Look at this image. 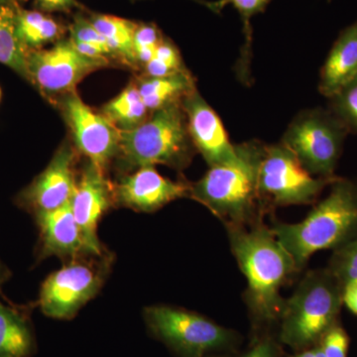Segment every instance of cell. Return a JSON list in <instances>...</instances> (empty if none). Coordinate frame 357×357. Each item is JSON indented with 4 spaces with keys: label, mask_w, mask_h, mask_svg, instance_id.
Here are the masks:
<instances>
[{
    "label": "cell",
    "mask_w": 357,
    "mask_h": 357,
    "mask_svg": "<svg viewBox=\"0 0 357 357\" xmlns=\"http://www.w3.org/2000/svg\"><path fill=\"white\" fill-rule=\"evenodd\" d=\"M266 145L256 139L236 144L238 162L211 167L190 184L189 198L206 206L225 229L264 222L269 213L259 195L258 173Z\"/></svg>",
    "instance_id": "2"
},
{
    "label": "cell",
    "mask_w": 357,
    "mask_h": 357,
    "mask_svg": "<svg viewBox=\"0 0 357 357\" xmlns=\"http://www.w3.org/2000/svg\"><path fill=\"white\" fill-rule=\"evenodd\" d=\"M152 337L177 357H206L237 351L241 333L203 314L182 307L155 305L143 312Z\"/></svg>",
    "instance_id": "6"
},
{
    "label": "cell",
    "mask_w": 357,
    "mask_h": 357,
    "mask_svg": "<svg viewBox=\"0 0 357 357\" xmlns=\"http://www.w3.org/2000/svg\"><path fill=\"white\" fill-rule=\"evenodd\" d=\"M337 178L314 177L279 142L266 145L258 173V189L268 213L273 215L275 208L281 206L316 203L326 185Z\"/></svg>",
    "instance_id": "8"
},
{
    "label": "cell",
    "mask_w": 357,
    "mask_h": 357,
    "mask_svg": "<svg viewBox=\"0 0 357 357\" xmlns=\"http://www.w3.org/2000/svg\"><path fill=\"white\" fill-rule=\"evenodd\" d=\"M34 349V335L27 319L0 300V357H30Z\"/></svg>",
    "instance_id": "21"
},
{
    "label": "cell",
    "mask_w": 357,
    "mask_h": 357,
    "mask_svg": "<svg viewBox=\"0 0 357 357\" xmlns=\"http://www.w3.org/2000/svg\"><path fill=\"white\" fill-rule=\"evenodd\" d=\"M132 1H136V0H132ZM192 1L199 3L201 6H206V8H208V3H210V1H206V0H192Z\"/></svg>",
    "instance_id": "37"
},
{
    "label": "cell",
    "mask_w": 357,
    "mask_h": 357,
    "mask_svg": "<svg viewBox=\"0 0 357 357\" xmlns=\"http://www.w3.org/2000/svg\"><path fill=\"white\" fill-rule=\"evenodd\" d=\"M182 107L194 146L210 168L238 162L236 144L230 142L220 116L198 89L183 98Z\"/></svg>",
    "instance_id": "15"
},
{
    "label": "cell",
    "mask_w": 357,
    "mask_h": 357,
    "mask_svg": "<svg viewBox=\"0 0 357 357\" xmlns=\"http://www.w3.org/2000/svg\"><path fill=\"white\" fill-rule=\"evenodd\" d=\"M105 173L86 160L77 177L76 190L70 201L86 250L91 256L103 255L102 244L98 241V225L103 213L114 206V187Z\"/></svg>",
    "instance_id": "13"
},
{
    "label": "cell",
    "mask_w": 357,
    "mask_h": 357,
    "mask_svg": "<svg viewBox=\"0 0 357 357\" xmlns=\"http://www.w3.org/2000/svg\"><path fill=\"white\" fill-rule=\"evenodd\" d=\"M196 153L182 102H178L151 112L132 130L119 131L115 161L123 175L156 165L183 171L191 165Z\"/></svg>",
    "instance_id": "4"
},
{
    "label": "cell",
    "mask_w": 357,
    "mask_h": 357,
    "mask_svg": "<svg viewBox=\"0 0 357 357\" xmlns=\"http://www.w3.org/2000/svg\"><path fill=\"white\" fill-rule=\"evenodd\" d=\"M230 250L246 279L251 335L275 333L285 306L281 290L299 273L292 256L264 222L227 229Z\"/></svg>",
    "instance_id": "1"
},
{
    "label": "cell",
    "mask_w": 357,
    "mask_h": 357,
    "mask_svg": "<svg viewBox=\"0 0 357 357\" xmlns=\"http://www.w3.org/2000/svg\"><path fill=\"white\" fill-rule=\"evenodd\" d=\"M69 30L70 39L73 41L84 42V43L93 44L100 47V48L109 52L114 60L117 61L114 53L110 51L107 40L89 22L88 16L84 15L83 11H79V13L75 14L74 20H73L72 24L70 25Z\"/></svg>",
    "instance_id": "30"
},
{
    "label": "cell",
    "mask_w": 357,
    "mask_h": 357,
    "mask_svg": "<svg viewBox=\"0 0 357 357\" xmlns=\"http://www.w3.org/2000/svg\"><path fill=\"white\" fill-rule=\"evenodd\" d=\"M147 77H164L187 70L183 63L182 56L176 45L171 40L164 38L157 48L154 57L144 68Z\"/></svg>",
    "instance_id": "26"
},
{
    "label": "cell",
    "mask_w": 357,
    "mask_h": 357,
    "mask_svg": "<svg viewBox=\"0 0 357 357\" xmlns=\"http://www.w3.org/2000/svg\"><path fill=\"white\" fill-rule=\"evenodd\" d=\"M342 285L328 269L307 271L285 301L276 337L295 352L314 349L337 324Z\"/></svg>",
    "instance_id": "5"
},
{
    "label": "cell",
    "mask_w": 357,
    "mask_h": 357,
    "mask_svg": "<svg viewBox=\"0 0 357 357\" xmlns=\"http://www.w3.org/2000/svg\"><path fill=\"white\" fill-rule=\"evenodd\" d=\"M288 357H316L314 349H306V351L295 352L294 354H288Z\"/></svg>",
    "instance_id": "35"
},
{
    "label": "cell",
    "mask_w": 357,
    "mask_h": 357,
    "mask_svg": "<svg viewBox=\"0 0 357 357\" xmlns=\"http://www.w3.org/2000/svg\"><path fill=\"white\" fill-rule=\"evenodd\" d=\"M318 345L325 357H347L349 337L337 323L325 333Z\"/></svg>",
    "instance_id": "31"
},
{
    "label": "cell",
    "mask_w": 357,
    "mask_h": 357,
    "mask_svg": "<svg viewBox=\"0 0 357 357\" xmlns=\"http://www.w3.org/2000/svg\"><path fill=\"white\" fill-rule=\"evenodd\" d=\"M349 130L328 109L300 112L289 124L281 143L314 177L333 178Z\"/></svg>",
    "instance_id": "7"
},
{
    "label": "cell",
    "mask_w": 357,
    "mask_h": 357,
    "mask_svg": "<svg viewBox=\"0 0 357 357\" xmlns=\"http://www.w3.org/2000/svg\"><path fill=\"white\" fill-rule=\"evenodd\" d=\"M1 96H2V91H1V88H0V100H1Z\"/></svg>",
    "instance_id": "38"
},
{
    "label": "cell",
    "mask_w": 357,
    "mask_h": 357,
    "mask_svg": "<svg viewBox=\"0 0 357 357\" xmlns=\"http://www.w3.org/2000/svg\"><path fill=\"white\" fill-rule=\"evenodd\" d=\"M112 63L107 59L86 57L77 51L70 38H63L51 48L29 52V83L53 102L59 96L76 91L77 84L89 74Z\"/></svg>",
    "instance_id": "9"
},
{
    "label": "cell",
    "mask_w": 357,
    "mask_h": 357,
    "mask_svg": "<svg viewBox=\"0 0 357 357\" xmlns=\"http://www.w3.org/2000/svg\"><path fill=\"white\" fill-rule=\"evenodd\" d=\"M143 102L150 114L183 98L197 89L196 81L189 70L164 77H140L135 82Z\"/></svg>",
    "instance_id": "18"
},
{
    "label": "cell",
    "mask_w": 357,
    "mask_h": 357,
    "mask_svg": "<svg viewBox=\"0 0 357 357\" xmlns=\"http://www.w3.org/2000/svg\"><path fill=\"white\" fill-rule=\"evenodd\" d=\"M7 278H8V270L0 261V286L7 280Z\"/></svg>",
    "instance_id": "36"
},
{
    "label": "cell",
    "mask_w": 357,
    "mask_h": 357,
    "mask_svg": "<svg viewBox=\"0 0 357 357\" xmlns=\"http://www.w3.org/2000/svg\"><path fill=\"white\" fill-rule=\"evenodd\" d=\"M107 267L81 257L52 273L40 289L39 306L45 316L70 319L102 287Z\"/></svg>",
    "instance_id": "10"
},
{
    "label": "cell",
    "mask_w": 357,
    "mask_h": 357,
    "mask_svg": "<svg viewBox=\"0 0 357 357\" xmlns=\"http://www.w3.org/2000/svg\"><path fill=\"white\" fill-rule=\"evenodd\" d=\"M270 229L302 271L318 251L335 250L357 238V181L337 177L304 220L289 223L273 218Z\"/></svg>",
    "instance_id": "3"
},
{
    "label": "cell",
    "mask_w": 357,
    "mask_h": 357,
    "mask_svg": "<svg viewBox=\"0 0 357 357\" xmlns=\"http://www.w3.org/2000/svg\"><path fill=\"white\" fill-rule=\"evenodd\" d=\"M88 18L107 40L116 60L133 69H138L134 52V33L137 22L109 14L89 13Z\"/></svg>",
    "instance_id": "20"
},
{
    "label": "cell",
    "mask_w": 357,
    "mask_h": 357,
    "mask_svg": "<svg viewBox=\"0 0 357 357\" xmlns=\"http://www.w3.org/2000/svg\"><path fill=\"white\" fill-rule=\"evenodd\" d=\"M328 270L342 286L357 279V238L333 250Z\"/></svg>",
    "instance_id": "29"
},
{
    "label": "cell",
    "mask_w": 357,
    "mask_h": 357,
    "mask_svg": "<svg viewBox=\"0 0 357 357\" xmlns=\"http://www.w3.org/2000/svg\"><path fill=\"white\" fill-rule=\"evenodd\" d=\"M15 29L18 38L29 51L43 49L46 45L64 38L66 28L50 14L37 9L15 7Z\"/></svg>",
    "instance_id": "19"
},
{
    "label": "cell",
    "mask_w": 357,
    "mask_h": 357,
    "mask_svg": "<svg viewBox=\"0 0 357 357\" xmlns=\"http://www.w3.org/2000/svg\"><path fill=\"white\" fill-rule=\"evenodd\" d=\"M357 77V20L338 35L321 73L319 91L331 98Z\"/></svg>",
    "instance_id": "17"
},
{
    "label": "cell",
    "mask_w": 357,
    "mask_h": 357,
    "mask_svg": "<svg viewBox=\"0 0 357 357\" xmlns=\"http://www.w3.org/2000/svg\"><path fill=\"white\" fill-rule=\"evenodd\" d=\"M53 102L70 129L77 151L107 172L119 154V129L102 112L86 105L77 91L59 96Z\"/></svg>",
    "instance_id": "11"
},
{
    "label": "cell",
    "mask_w": 357,
    "mask_h": 357,
    "mask_svg": "<svg viewBox=\"0 0 357 357\" xmlns=\"http://www.w3.org/2000/svg\"><path fill=\"white\" fill-rule=\"evenodd\" d=\"M328 100V109L344 124L349 133L357 134V77Z\"/></svg>",
    "instance_id": "25"
},
{
    "label": "cell",
    "mask_w": 357,
    "mask_h": 357,
    "mask_svg": "<svg viewBox=\"0 0 357 357\" xmlns=\"http://www.w3.org/2000/svg\"><path fill=\"white\" fill-rule=\"evenodd\" d=\"M76 159V147L64 141L43 172L16 196V204L35 215L70 203L77 185Z\"/></svg>",
    "instance_id": "12"
},
{
    "label": "cell",
    "mask_w": 357,
    "mask_h": 357,
    "mask_svg": "<svg viewBox=\"0 0 357 357\" xmlns=\"http://www.w3.org/2000/svg\"><path fill=\"white\" fill-rule=\"evenodd\" d=\"M342 302L352 314L357 316V279L342 286Z\"/></svg>",
    "instance_id": "33"
},
{
    "label": "cell",
    "mask_w": 357,
    "mask_h": 357,
    "mask_svg": "<svg viewBox=\"0 0 357 357\" xmlns=\"http://www.w3.org/2000/svg\"><path fill=\"white\" fill-rule=\"evenodd\" d=\"M164 38L161 30L154 23L137 22L134 33V52L138 69H143L151 61Z\"/></svg>",
    "instance_id": "28"
},
{
    "label": "cell",
    "mask_w": 357,
    "mask_h": 357,
    "mask_svg": "<svg viewBox=\"0 0 357 357\" xmlns=\"http://www.w3.org/2000/svg\"><path fill=\"white\" fill-rule=\"evenodd\" d=\"M39 229V257L62 258L89 256L83 234L76 222L70 203L56 210L35 213Z\"/></svg>",
    "instance_id": "16"
},
{
    "label": "cell",
    "mask_w": 357,
    "mask_h": 357,
    "mask_svg": "<svg viewBox=\"0 0 357 357\" xmlns=\"http://www.w3.org/2000/svg\"><path fill=\"white\" fill-rule=\"evenodd\" d=\"M15 7L0 10V63L29 83L27 60L30 51L16 33Z\"/></svg>",
    "instance_id": "24"
},
{
    "label": "cell",
    "mask_w": 357,
    "mask_h": 357,
    "mask_svg": "<svg viewBox=\"0 0 357 357\" xmlns=\"http://www.w3.org/2000/svg\"><path fill=\"white\" fill-rule=\"evenodd\" d=\"M271 0H217L210 1L208 8L215 13H220L225 6L231 4L238 11L243 24L244 44L241 51V57L236 65L237 77L239 81L248 84L250 81V63L252 58V28L251 20L265 10Z\"/></svg>",
    "instance_id": "23"
},
{
    "label": "cell",
    "mask_w": 357,
    "mask_h": 357,
    "mask_svg": "<svg viewBox=\"0 0 357 357\" xmlns=\"http://www.w3.org/2000/svg\"><path fill=\"white\" fill-rule=\"evenodd\" d=\"M100 112L119 131L138 128L150 115L135 83L128 84L119 96L105 103Z\"/></svg>",
    "instance_id": "22"
},
{
    "label": "cell",
    "mask_w": 357,
    "mask_h": 357,
    "mask_svg": "<svg viewBox=\"0 0 357 357\" xmlns=\"http://www.w3.org/2000/svg\"><path fill=\"white\" fill-rule=\"evenodd\" d=\"M190 184L185 180L164 177L155 166L141 167L112 184L114 206L154 213L176 199L189 198Z\"/></svg>",
    "instance_id": "14"
},
{
    "label": "cell",
    "mask_w": 357,
    "mask_h": 357,
    "mask_svg": "<svg viewBox=\"0 0 357 357\" xmlns=\"http://www.w3.org/2000/svg\"><path fill=\"white\" fill-rule=\"evenodd\" d=\"M206 357H288V354L275 333H259L250 335V342L246 349Z\"/></svg>",
    "instance_id": "27"
},
{
    "label": "cell",
    "mask_w": 357,
    "mask_h": 357,
    "mask_svg": "<svg viewBox=\"0 0 357 357\" xmlns=\"http://www.w3.org/2000/svg\"><path fill=\"white\" fill-rule=\"evenodd\" d=\"M22 0H0V10L7 7H15L21 6Z\"/></svg>",
    "instance_id": "34"
},
{
    "label": "cell",
    "mask_w": 357,
    "mask_h": 357,
    "mask_svg": "<svg viewBox=\"0 0 357 357\" xmlns=\"http://www.w3.org/2000/svg\"><path fill=\"white\" fill-rule=\"evenodd\" d=\"M34 9L48 14L86 10V7L79 0H34Z\"/></svg>",
    "instance_id": "32"
}]
</instances>
